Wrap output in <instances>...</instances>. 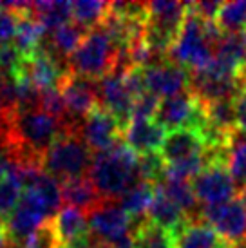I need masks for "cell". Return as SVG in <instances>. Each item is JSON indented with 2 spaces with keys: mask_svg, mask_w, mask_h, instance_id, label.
I'll list each match as a JSON object with an SVG mask.
<instances>
[{
  "mask_svg": "<svg viewBox=\"0 0 246 248\" xmlns=\"http://www.w3.org/2000/svg\"><path fill=\"white\" fill-rule=\"evenodd\" d=\"M46 33H47V31L44 29V26H42L40 22L36 20L31 13L20 15V22H18V28H16V35H15L11 44L28 58V56L33 55L34 51L42 46Z\"/></svg>",
  "mask_w": 246,
  "mask_h": 248,
  "instance_id": "21",
  "label": "cell"
},
{
  "mask_svg": "<svg viewBox=\"0 0 246 248\" xmlns=\"http://www.w3.org/2000/svg\"><path fill=\"white\" fill-rule=\"evenodd\" d=\"M51 225L62 248L75 247L91 235L87 216L75 207H62L51 217Z\"/></svg>",
  "mask_w": 246,
  "mask_h": 248,
  "instance_id": "16",
  "label": "cell"
},
{
  "mask_svg": "<svg viewBox=\"0 0 246 248\" xmlns=\"http://www.w3.org/2000/svg\"><path fill=\"white\" fill-rule=\"evenodd\" d=\"M13 248H60V241H58L55 228H53L51 219H49L34 234L29 235L28 239H24L18 245H13Z\"/></svg>",
  "mask_w": 246,
  "mask_h": 248,
  "instance_id": "32",
  "label": "cell"
},
{
  "mask_svg": "<svg viewBox=\"0 0 246 248\" xmlns=\"http://www.w3.org/2000/svg\"><path fill=\"white\" fill-rule=\"evenodd\" d=\"M223 239L206 223H186L176 234V248H219Z\"/></svg>",
  "mask_w": 246,
  "mask_h": 248,
  "instance_id": "22",
  "label": "cell"
},
{
  "mask_svg": "<svg viewBox=\"0 0 246 248\" xmlns=\"http://www.w3.org/2000/svg\"><path fill=\"white\" fill-rule=\"evenodd\" d=\"M87 35V29L78 26L76 22H67L55 31L49 33L47 42H42V47L47 51L49 55H53L56 60L63 62V58H67L75 53L78 46Z\"/></svg>",
  "mask_w": 246,
  "mask_h": 248,
  "instance_id": "17",
  "label": "cell"
},
{
  "mask_svg": "<svg viewBox=\"0 0 246 248\" xmlns=\"http://www.w3.org/2000/svg\"><path fill=\"white\" fill-rule=\"evenodd\" d=\"M149 216H151L149 221L170 230L172 234H178L186 225V214L183 212V208L179 207L178 203H174L159 186H156V190H154Z\"/></svg>",
  "mask_w": 246,
  "mask_h": 248,
  "instance_id": "18",
  "label": "cell"
},
{
  "mask_svg": "<svg viewBox=\"0 0 246 248\" xmlns=\"http://www.w3.org/2000/svg\"><path fill=\"white\" fill-rule=\"evenodd\" d=\"M31 15L40 22L46 31H55L63 24L73 20V2L55 0V2H31Z\"/></svg>",
  "mask_w": 246,
  "mask_h": 248,
  "instance_id": "20",
  "label": "cell"
},
{
  "mask_svg": "<svg viewBox=\"0 0 246 248\" xmlns=\"http://www.w3.org/2000/svg\"><path fill=\"white\" fill-rule=\"evenodd\" d=\"M116 47L102 26L89 29L82 44L69 56V73L98 80L114 69Z\"/></svg>",
  "mask_w": 246,
  "mask_h": 248,
  "instance_id": "5",
  "label": "cell"
},
{
  "mask_svg": "<svg viewBox=\"0 0 246 248\" xmlns=\"http://www.w3.org/2000/svg\"><path fill=\"white\" fill-rule=\"evenodd\" d=\"M20 22V13L0 7V44H11L16 35V28Z\"/></svg>",
  "mask_w": 246,
  "mask_h": 248,
  "instance_id": "34",
  "label": "cell"
},
{
  "mask_svg": "<svg viewBox=\"0 0 246 248\" xmlns=\"http://www.w3.org/2000/svg\"><path fill=\"white\" fill-rule=\"evenodd\" d=\"M145 89L157 98H170L190 89V73L167 58L143 67Z\"/></svg>",
  "mask_w": 246,
  "mask_h": 248,
  "instance_id": "10",
  "label": "cell"
},
{
  "mask_svg": "<svg viewBox=\"0 0 246 248\" xmlns=\"http://www.w3.org/2000/svg\"><path fill=\"white\" fill-rule=\"evenodd\" d=\"M223 31L215 26V22L201 20L198 15L186 11L184 22L181 26L176 42L169 49L170 62L178 63L181 67H192L196 71L205 69L214 58V47L223 38Z\"/></svg>",
  "mask_w": 246,
  "mask_h": 248,
  "instance_id": "2",
  "label": "cell"
},
{
  "mask_svg": "<svg viewBox=\"0 0 246 248\" xmlns=\"http://www.w3.org/2000/svg\"><path fill=\"white\" fill-rule=\"evenodd\" d=\"M157 124L165 131L176 129H198L201 131L206 124L205 105L192 94L190 91L176 94V96L159 100V107L154 116Z\"/></svg>",
  "mask_w": 246,
  "mask_h": 248,
  "instance_id": "6",
  "label": "cell"
},
{
  "mask_svg": "<svg viewBox=\"0 0 246 248\" xmlns=\"http://www.w3.org/2000/svg\"><path fill=\"white\" fill-rule=\"evenodd\" d=\"M235 127L239 132L246 134V87L235 98Z\"/></svg>",
  "mask_w": 246,
  "mask_h": 248,
  "instance_id": "35",
  "label": "cell"
},
{
  "mask_svg": "<svg viewBox=\"0 0 246 248\" xmlns=\"http://www.w3.org/2000/svg\"><path fill=\"white\" fill-rule=\"evenodd\" d=\"M89 170V179L103 201L122 198L139 181L138 154L130 151L122 140L107 151L96 152Z\"/></svg>",
  "mask_w": 246,
  "mask_h": 248,
  "instance_id": "1",
  "label": "cell"
},
{
  "mask_svg": "<svg viewBox=\"0 0 246 248\" xmlns=\"http://www.w3.org/2000/svg\"><path fill=\"white\" fill-rule=\"evenodd\" d=\"M206 124L225 132V134H235V100H217L205 104Z\"/></svg>",
  "mask_w": 246,
  "mask_h": 248,
  "instance_id": "27",
  "label": "cell"
},
{
  "mask_svg": "<svg viewBox=\"0 0 246 248\" xmlns=\"http://www.w3.org/2000/svg\"><path fill=\"white\" fill-rule=\"evenodd\" d=\"M201 216L223 241L237 245L246 239V207L239 198L215 207H205Z\"/></svg>",
  "mask_w": 246,
  "mask_h": 248,
  "instance_id": "11",
  "label": "cell"
},
{
  "mask_svg": "<svg viewBox=\"0 0 246 248\" xmlns=\"http://www.w3.org/2000/svg\"><path fill=\"white\" fill-rule=\"evenodd\" d=\"M94 248H110V247H107V245H102V243H96Z\"/></svg>",
  "mask_w": 246,
  "mask_h": 248,
  "instance_id": "37",
  "label": "cell"
},
{
  "mask_svg": "<svg viewBox=\"0 0 246 248\" xmlns=\"http://www.w3.org/2000/svg\"><path fill=\"white\" fill-rule=\"evenodd\" d=\"M215 26L223 33H245L246 31V0L221 4Z\"/></svg>",
  "mask_w": 246,
  "mask_h": 248,
  "instance_id": "28",
  "label": "cell"
},
{
  "mask_svg": "<svg viewBox=\"0 0 246 248\" xmlns=\"http://www.w3.org/2000/svg\"><path fill=\"white\" fill-rule=\"evenodd\" d=\"M123 73L125 71L112 69L107 75L96 80V93H98V102H102V107L109 110L116 122L125 129L130 122V110L134 98L125 87L123 82Z\"/></svg>",
  "mask_w": 246,
  "mask_h": 248,
  "instance_id": "14",
  "label": "cell"
},
{
  "mask_svg": "<svg viewBox=\"0 0 246 248\" xmlns=\"http://www.w3.org/2000/svg\"><path fill=\"white\" fill-rule=\"evenodd\" d=\"M109 13V2L102 0H78L73 2V18L78 26L87 31L100 26L102 20Z\"/></svg>",
  "mask_w": 246,
  "mask_h": 248,
  "instance_id": "29",
  "label": "cell"
},
{
  "mask_svg": "<svg viewBox=\"0 0 246 248\" xmlns=\"http://www.w3.org/2000/svg\"><path fill=\"white\" fill-rule=\"evenodd\" d=\"M60 248H62V247H60Z\"/></svg>",
  "mask_w": 246,
  "mask_h": 248,
  "instance_id": "39",
  "label": "cell"
},
{
  "mask_svg": "<svg viewBox=\"0 0 246 248\" xmlns=\"http://www.w3.org/2000/svg\"><path fill=\"white\" fill-rule=\"evenodd\" d=\"M26 56L13 44H0V76H16L24 67Z\"/></svg>",
  "mask_w": 246,
  "mask_h": 248,
  "instance_id": "31",
  "label": "cell"
},
{
  "mask_svg": "<svg viewBox=\"0 0 246 248\" xmlns=\"http://www.w3.org/2000/svg\"><path fill=\"white\" fill-rule=\"evenodd\" d=\"M165 136H167V131L154 118L152 120H132L123 129L125 145L139 156L159 152Z\"/></svg>",
  "mask_w": 246,
  "mask_h": 248,
  "instance_id": "15",
  "label": "cell"
},
{
  "mask_svg": "<svg viewBox=\"0 0 246 248\" xmlns=\"http://www.w3.org/2000/svg\"><path fill=\"white\" fill-rule=\"evenodd\" d=\"M152 198H154V185L147 183V181H138L136 185L122 196L120 207L129 214L130 219L139 223V221H143L145 214H149Z\"/></svg>",
  "mask_w": 246,
  "mask_h": 248,
  "instance_id": "24",
  "label": "cell"
},
{
  "mask_svg": "<svg viewBox=\"0 0 246 248\" xmlns=\"http://www.w3.org/2000/svg\"><path fill=\"white\" fill-rule=\"evenodd\" d=\"M196 200L205 207H215L226 201H232L237 194V183L226 163H212L205 167L190 183Z\"/></svg>",
  "mask_w": 246,
  "mask_h": 248,
  "instance_id": "8",
  "label": "cell"
},
{
  "mask_svg": "<svg viewBox=\"0 0 246 248\" xmlns=\"http://www.w3.org/2000/svg\"><path fill=\"white\" fill-rule=\"evenodd\" d=\"M157 107H159V98L151 94V93H143L139 96L134 98L132 102V110H130V122L132 120H152L156 116Z\"/></svg>",
  "mask_w": 246,
  "mask_h": 248,
  "instance_id": "33",
  "label": "cell"
},
{
  "mask_svg": "<svg viewBox=\"0 0 246 248\" xmlns=\"http://www.w3.org/2000/svg\"><path fill=\"white\" fill-rule=\"evenodd\" d=\"M4 114H6V107H4V102H2V96H0V124L4 120Z\"/></svg>",
  "mask_w": 246,
  "mask_h": 248,
  "instance_id": "36",
  "label": "cell"
},
{
  "mask_svg": "<svg viewBox=\"0 0 246 248\" xmlns=\"http://www.w3.org/2000/svg\"><path fill=\"white\" fill-rule=\"evenodd\" d=\"M60 93L67 110V132H76L78 125L89 112L100 107L96 80L76 75H65L60 83Z\"/></svg>",
  "mask_w": 246,
  "mask_h": 248,
  "instance_id": "7",
  "label": "cell"
},
{
  "mask_svg": "<svg viewBox=\"0 0 246 248\" xmlns=\"http://www.w3.org/2000/svg\"><path fill=\"white\" fill-rule=\"evenodd\" d=\"M22 190H24V185L15 163L13 169L0 179V227L6 225L9 214L13 212V208L20 200Z\"/></svg>",
  "mask_w": 246,
  "mask_h": 248,
  "instance_id": "26",
  "label": "cell"
},
{
  "mask_svg": "<svg viewBox=\"0 0 246 248\" xmlns=\"http://www.w3.org/2000/svg\"><path fill=\"white\" fill-rule=\"evenodd\" d=\"M89 232L100 239L102 245L112 247L120 239L130 235L132 230V219L120 205L114 201H102L96 208L87 214Z\"/></svg>",
  "mask_w": 246,
  "mask_h": 248,
  "instance_id": "9",
  "label": "cell"
},
{
  "mask_svg": "<svg viewBox=\"0 0 246 248\" xmlns=\"http://www.w3.org/2000/svg\"><path fill=\"white\" fill-rule=\"evenodd\" d=\"M241 78H243V80H245V83H246V67L243 69V73H241Z\"/></svg>",
  "mask_w": 246,
  "mask_h": 248,
  "instance_id": "38",
  "label": "cell"
},
{
  "mask_svg": "<svg viewBox=\"0 0 246 248\" xmlns=\"http://www.w3.org/2000/svg\"><path fill=\"white\" fill-rule=\"evenodd\" d=\"M246 87L241 76H226L210 69H201L190 75V93L201 104L217 100H235Z\"/></svg>",
  "mask_w": 246,
  "mask_h": 248,
  "instance_id": "13",
  "label": "cell"
},
{
  "mask_svg": "<svg viewBox=\"0 0 246 248\" xmlns=\"http://www.w3.org/2000/svg\"><path fill=\"white\" fill-rule=\"evenodd\" d=\"M228 170L232 174L235 183H239L241 188L246 186V138L235 141L233 138L230 152H228Z\"/></svg>",
  "mask_w": 246,
  "mask_h": 248,
  "instance_id": "30",
  "label": "cell"
},
{
  "mask_svg": "<svg viewBox=\"0 0 246 248\" xmlns=\"http://www.w3.org/2000/svg\"><path fill=\"white\" fill-rule=\"evenodd\" d=\"M60 192L62 201H65L67 207H75L82 210L83 214H89L92 208H96L103 201L100 194L96 192L92 181L85 176L62 181Z\"/></svg>",
  "mask_w": 246,
  "mask_h": 248,
  "instance_id": "19",
  "label": "cell"
},
{
  "mask_svg": "<svg viewBox=\"0 0 246 248\" xmlns=\"http://www.w3.org/2000/svg\"><path fill=\"white\" fill-rule=\"evenodd\" d=\"M92 152L76 132H63L42 158V170L56 181L82 178L91 169Z\"/></svg>",
  "mask_w": 246,
  "mask_h": 248,
  "instance_id": "4",
  "label": "cell"
},
{
  "mask_svg": "<svg viewBox=\"0 0 246 248\" xmlns=\"http://www.w3.org/2000/svg\"><path fill=\"white\" fill-rule=\"evenodd\" d=\"M122 131V125L116 122V118L100 105L80 122L76 134L91 151L103 152L120 141Z\"/></svg>",
  "mask_w": 246,
  "mask_h": 248,
  "instance_id": "12",
  "label": "cell"
},
{
  "mask_svg": "<svg viewBox=\"0 0 246 248\" xmlns=\"http://www.w3.org/2000/svg\"><path fill=\"white\" fill-rule=\"evenodd\" d=\"M188 11V4L176 0H154L147 4L143 40L154 55L169 53Z\"/></svg>",
  "mask_w": 246,
  "mask_h": 248,
  "instance_id": "3",
  "label": "cell"
},
{
  "mask_svg": "<svg viewBox=\"0 0 246 248\" xmlns=\"http://www.w3.org/2000/svg\"><path fill=\"white\" fill-rule=\"evenodd\" d=\"M134 248H176V234L152 221L136 223L132 234Z\"/></svg>",
  "mask_w": 246,
  "mask_h": 248,
  "instance_id": "23",
  "label": "cell"
},
{
  "mask_svg": "<svg viewBox=\"0 0 246 248\" xmlns=\"http://www.w3.org/2000/svg\"><path fill=\"white\" fill-rule=\"evenodd\" d=\"M157 186H159L174 203H178L179 207L183 208L184 214L192 212V210L196 208V205H198V200H196V196H194V190H192V185L188 179L178 178V176L170 174L169 170H165L163 178L157 183Z\"/></svg>",
  "mask_w": 246,
  "mask_h": 248,
  "instance_id": "25",
  "label": "cell"
}]
</instances>
